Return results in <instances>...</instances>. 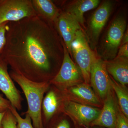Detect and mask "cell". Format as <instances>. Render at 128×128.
I'll use <instances>...</instances> for the list:
<instances>
[{
	"mask_svg": "<svg viewBox=\"0 0 128 128\" xmlns=\"http://www.w3.org/2000/svg\"><path fill=\"white\" fill-rule=\"evenodd\" d=\"M12 71L32 81L50 82L64 49L51 24L37 16L9 22L0 56Z\"/></svg>",
	"mask_w": 128,
	"mask_h": 128,
	"instance_id": "obj_1",
	"label": "cell"
},
{
	"mask_svg": "<svg viewBox=\"0 0 128 128\" xmlns=\"http://www.w3.org/2000/svg\"><path fill=\"white\" fill-rule=\"evenodd\" d=\"M9 73L12 79L20 86L26 99L28 109L25 114L31 118L34 128H44L42 104L44 94L50 87V82L32 81L12 70Z\"/></svg>",
	"mask_w": 128,
	"mask_h": 128,
	"instance_id": "obj_2",
	"label": "cell"
},
{
	"mask_svg": "<svg viewBox=\"0 0 128 128\" xmlns=\"http://www.w3.org/2000/svg\"><path fill=\"white\" fill-rule=\"evenodd\" d=\"M62 42L64 49L62 64L57 74L49 82L60 92L84 81L80 68L72 61L64 42Z\"/></svg>",
	"mask_w": 128,
	"mask_h": 128,
	"instance_id": "obj_3",
	"label": "cell"
},
{
	"mask_svg": "<svg viewBox=\"0 0 128 128\" xmlns=\"http://www.w3.org/2000/svg\"><path fill=\"white\" fill-rule=\"evenodd\" d=\"M71 50L84 82L89 84L91 68L96 54L89 47L86 37L81 29L76 33L72 42Z\"/></svg>",
	"mask_w": 128,
	"mask_h": 128,
	"instance_id": "obj_4",
	"label": "cell"
},
{
	"mask_svg": "<svg viewBox=\"0 0 128 128\" xmlns=\"http://www.w3.org/2000/svg\"><path fill=\"white\" fill-rule=\"evenodd\" d=\"M35 16L32 0H0V24Z\"/></svg>",
	"mask_w": 128,
	"mask_h": 128,
	"instance_id": "obj_5",
	"label": "cell"
},
{
	"mask_svg": "<svg viewBox=\"0 0 128 128\" xmlns=\"http://www.w3.org/2000/svg\"><path fill=\"white\" fill-rule=\"evenodd\" d=\"M90 82L95 93L103 101L112 89L111 77L106 69L105 61L95 54L90 72Z\"/></svg>",
	"mask_w": 128,
	"mask_h": 128,
	"instance_id": "obj_6",
	"label": "cell"
},
{
	"mask_svg": "<svg viewBox=\"0 0 128 128\" xmlns=\"http://www.w3.org/2000/svg\"><path fill=\"white\" fill-rule=\"evenodd\" d=\"M100 111L98 108L64 99L61 110L76 123L87 126L97 118Z\"/></svg>",
	"mask_w": 128,
	"mask_h": 128,
	"instance_id": "obj_7",
	"label": "cell"
},
{
	"mask_svg": "<svg viewBox=\"0 0 128 128\" xmlns=\"http://www.w3.org/2000/svg\"><path fill=\"white\" fill-rule=\"evenodd\" d=\"M64 100L99 108L103 104L89 84L80 83L60 92Z\"/></svg>",
	"mask_w": 128,
	"mask_h": 128,
	"instance_id": "obj_8",
	"label": "cell"
},
{
	"mask_svg": "<svg viewBox=\"0 0 128 128\" xmlns=\"http://www.w3.org/2000/svg\"><path fill=\"white\" fill-rule=\"evenodd\" d=\"M126 26V20L122 16L118 17L111 24L104 42L103 55L106 59H113L116 56Z\"/></svg>",
	"mask_w": 128,
	"mask_h": 128,
	"instance_id": "obj_9",
	"label": "cell"
},
{
	"mask_svg": "<svg viewBox=\"0 0 128 128\" xmlns=\"http://www.w3.org/2000/svg\"><path fill=\"white\" fill-rule=\"evenodd\" d=\"M8 66L7 63L0 56V90L4 94L12 106L20 111L22 108L23 98L9 74Z\"/></svg>",
	"mask_w": 128,
	"mask_h": 128,
	"instance_id": "obj_10",
	"label": "cell"
},
{
	"mask_svg": "<svg viewBox=\"0 0 128 128\" xmlns=\"http://www.w3.org/2000/svg\"><path fill=\"white\" fill-rule=\"evenodd\" d=\"M112 89L108 93L103 100L102 108L96 118L91 123L92 126L108 128H115L118 102Z\"/></svg>",
	"mask_w": 128,
	"mask_h": 128,
	"instance_id": "obj_11",
	"label": "cell"
},
{
	"mask_svg": "<svg viewBox=\"0 0 128 128\" xmlns=\"http://www.w3.org/2000/svg\"><path fill=\"white\" fill-rule=\"evenodd\" d=\"M61 35L64 43L72 55L71 45L76 32L80 30V24L66 12H60L54 23Z\"/></svg>",
	"mask_w": 128,
	"mask_h": 128,
	"instance_id": "obj_12",
	"label": "cell"
},
{
	"mask_svg": "<svg viewBox=\"0 0 128 128\" xmlns=\"http://www.w3.org/2000/svg\"><path fill=\"white\" fill-rule=\"evenodd\" d=\"M112 6L110 2H105L96 10L92 16L89 24V32L93 44L97 42L100 34L107 22Z\"/></svg>",
	"mask_w": 128,
	"mask_h": 128,
	"instance_id": "obj_13",
	"label": "cell"
},
{
	"mask_svg": "<svg viewBox=\"0 0 128 128\" xmlns=\"http://www.w3.org/2000/svg\"><path fill=\"white\" fill-rule=\"evenodd\" d=\"M55 88H49L44 97L42 104L43 123L49 121L59 111L61 112L64 99L60 92Z\"/></svg>",
	"mask_w": 128,
	"mask_h": 128,
	"instance_id": "obj_14",
	"label": "cell"
},
{
	"mask_svg": "<svg viewBox=\"0 0 128 128\" xmlns=\"http://www.w3.org/2000/svg\"><path fill=\"white\" fill-rule=\"evenodd\" d=\"M105 61L108 73L117 82L126 86L128 83V58L116 56L113 59Z\"/></svg>",
	"mask_w": 128,
	"mask_h": 128,
	"instance_id": "obj_15",
	"label": "cell"
},
{
	"mask_svg": "<svg viewBox=\"0 0 128 128\" xmlns=\"http://www.w3.org/2000/svg\"><path fill=\"white\" fill-rule=\"evenodd\" d=\"M32 5L37 16L50 24L55 23L60 12L50 0H32Z\"/></svg>",
	"mask_w": 128,
	"mask_h": 128,
	"instance_id": "obj_16",
	"label": "cell"
},
{
	"mask_svg": "<svg viewBox=\"0 0 128 128\" xmlns=\"http://www.w3.org/2000/svg\"><path fill=\"white\" fill-rule=\"evenodd\" d=\"M100 3L98 0H79L68 5L66 12L68 13L79 24L83 25L85 12L96 8Z\"/></svg>",
	"mask_w": 128,
	"mask_h": 128,
	"instance_id": "obj_17",
	"label": "cell"
},
{
	"mask_svg": "<svg viewBox=\"0 0 128 128\" xmlns=\"http://www.w3.org/2000/svg\"><path fill=\"white\" fill-rule=\"evenodd\" d=\"M112 89L118 98V103L121 112L128 118V93L126 86H122L111 77Z\"/></svg>",
	"mask_w": 128,
	"mask_h": 128,
	"instance_id": "obj_18",
	"label": "cell"
},
{
	"mask_svg": "<svg viewBox=\"0 0 128 128\" xmlns=\"http://www.w3.org/2000/svg\"><path fill=\"white\" fill-rule=\"evenodd\" d=\"M9 109L16 120L17 128H34L32 120L28 114H25V118H24L20 115L16 108L12 106Z\"/></svg>",
	"mask_w": 128,
	"mask_h": 128,
	"instance_id": "obj_19",
	"label": "cell"
},
{
	"mask_svg": "<svg viewBox=\"0 0 128 128\" xmlns=\"http://www.w3.org/2000/svg\"><path fill=\"white\" fill-rule=\"evenodd\" d=\"M2 124V128H17L16 120L10 109L5 112Z\"/></svg>",
	"mask_w": 128,
	"mask_h": 128,
	"instance_id": "obj_20",
	"label": "cell"
},
{
	"mask_svg": "<svg viewBox=\"0 0 128 128\" xmlns=\"http://www.w3.org/2000/svg\"><path fill=\"white\" fill-rule=\"evenodd\" d=\"M8 22L0 24V56L4 49L6 42V33Z\"/></svg>",
	"mask_w": 128,
	"mask_h": 128,
	"instance_id": "obj_21",
	"label": "cell"
},
{
	"mask_svg": "<svg viewBox=\"0 0 128 128\" xmlns=\"http://www.w3.org/2000/svg\"><path fill=\"white\" fill-rule=\"evenodd\" d=\"M115 128H128V118L122 113L118 105Z\"/></svg>",
	"mask_w": 128,
	"mask_h": 128,
	"instance_id": "obj_22",
	"label": "cell"
},
{
	"mask_svg": "<svg viewBox=\"0 0 128 128\" xmlns=\"http://www.w3.org/2000/svg\"><path fill=\"white\" fill-rule=\"evenodd\" d=\"M12 106L11 104L7 99L4 98L0 95V113L9 110Z\"/></svg>",
	"mask_w": 128,
	"mask_h": 128,
	"instance_id": "obj_23",
	"label": "cell"
},
{
	"mask_svg": "<svg viewBox=\"0 0 128 128\" xmlns=\"http://www.w3.org/2000/svg\"><path fill=\"white\" fill-rule=\"evenodd\" d=\"M117 56L128 58V43L120 46L117 53Z\"/></svg>",
	"mask_w": 128,
	"mask_h": 128,
	"instance_id": "obj_24",
	"label": "cell"
},
{
	"mask_svg": "<svg viewBox=\"0 0 128 128\" xmlns=\"http://www.w3.org/2000/svg\"><path fill=\"white\" fill-rule=\"evenodd\" d=\"M56 128H70V125L68 120L63 119L60 121Z\"/></svg>",
	"mask_w": 128,
	"mask_h": 128,
	"instance_id": "obj_25",
	"label": "cell"
},
{
	"mask_svg": "<svg viewBox=\"0 0 128 128\" xmlns=\"http://www.w3.org/2000/svg\"><path fill=\"white\" fill-rule=\"evenodd\" d=\"M127 43H128V30H127L126 32H124V34L122 38V41H121V45L120 46Z\"/></svg>",
	"mask_w": 128,
	"mask_h": 128,
	"instance_id": "obj_26",
	"label": "cell"
},
{
	"mask_svg": "<svg viewBox=\"0 0 128 128\" xmlns=\"http://www.w3.org/2000/svg\"><path fill=\"white\" fill-rule=\"evenodd\" d=\"M4 112L2 113H0V128H2V118H3V116H4Z\"/></svg>",
	"mask_w": 128,
	"mask_h": 128,
	"instance_id": "obj_27",
	"label": "cell"
},
{
	"mask_svg": "<svg viewBox=\"0 0 128 128\" xmlns=\"http://www.w3.org/2000/svg\"><path fill=\"white\" fill-rule=\"evenodd\" d=\"M83 126V127H84V128H89V126Z\"/></svg>",
	"mask_w": 128,
	"mask_h": 128,
	"instance_id": "obj_28",
	"label": "cell"
}]
</instances>
